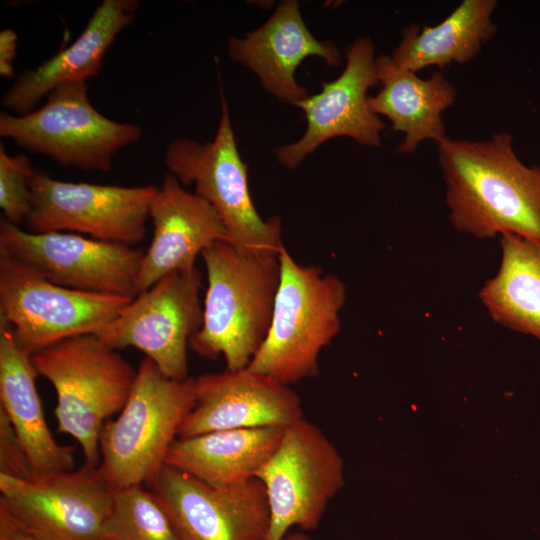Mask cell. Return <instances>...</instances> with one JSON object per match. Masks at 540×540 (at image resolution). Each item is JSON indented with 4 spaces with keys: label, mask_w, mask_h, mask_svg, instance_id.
Here are the masks:
<instances>
[{
    "label": "cell",
    "mask_w": 540,
    "mask_h": 540,
    "mask_svg": "<svg viewBox=\"0 0 540 540\" xmlns=\"http://www.w3.org/2000/svg\"><path fill=\"white\" fill-rule=\"evenodd\" d=\"M0 135L63 166L109 172L122 148L137 143L141 128L111 120L88 98L86 81L54 88L45 104L29 113H0Z\"/></svg>",
    "instance_id": "7"
},
{
    "label": "cell",
    "mask_w": 540,
    "mask_h": 540,
    "mask_svg": "<svg viewBox=\"0 0 540 540\" xmlns=\"http://www.w3.org/2000/svg\"><path fill=\"white\" fill-rule=\"evenodd\" d=\"M271 324L248 368L290 385L316 377L321 350L341 329L346 287L316 266L300 265L285 247Z\"/></svg>",
    "instance_id": "3"
},
{
    "label": "cell",
    "mask_w": 540,
    "mask_h": 540,
    "mask_svg": "<svg viewBox=\"0 0 540 540\" xmlns=\"http://www.w3.org/2000/svg\"><path fill=\"white\" fill-rule=\"evenodd\" d=\"M194 379L195 405L178 438L231 429H285L304 418L302 400L290 386L248 367Z\"/></svg>",
    "instance_id": "16"
},
{
    "label": "cell",
    "mask_w": 540,
    "mask_h": 540,
    "mask_svg": "<svg viewBox=\"0 0 540 540\" xmlns=\"http://www.w3.org/2000/svg\"><path fill=\"white\" fill-rule=\"evenodd\" d=\"M0 249L71 289L134 298L144 252L76 233H34L0 220Z\"/></svg>",
    "instance_id": "13"
},
{
    "label": "cell",
    "mask_w": 540,
    "mask_h": 540,
    "mask_svg": "<svg viewBox=\"0 0 540 540\" xmlns=\"http://www.w3.org/2000/svg\"><path fill=\"white\" fill-rule=\"evenodd\" d=\"M437 145L452 226L477 239L540 241V166L525 164L507 131L484 140L446 136Z\"/></svg>",
    "instance_id": "1"
},
{
    "label": "cell",
    "mask_w": 540,
    "mask_h": 540,
    "mask_svg": "<svg viewBox=\"0 0 540 540\" xmlns=\"http://www.w3.org/2000/svg\"><path fill=\"white\" fill-rule=\"evenodd\" d=\"M17 54V34L12 29L0 32V74L2 77L14 76V60Z\"/></svg>",
    "instance_id": "28"
},
{
    "label": "cell",
    "mask_w": 540,
    "mask_h": 540,
    "mask_svg": "<svg viewBox=\"0 0 540 540\" xmlns=\"http://www.w3.org/2000/svg\"><path fill=\"white\" fill-rule=\"evenodd\" d=\"M496 0H464L435 26L412 24L390 56L395 65L417 72L429 66L444 68L476 57L496 33L492 15Z\"/></svg>",
    "instance_id": "23"
},
{
    "label": "cell",
    "mask_w": 540,
    "mask_h": 540,
    "mask_svg": "<svg viewBox=\"0 0 540 540\" xmlns=\"http://www.w3.org/2000/svg\"><path fill=\"white\" fill-rule=\"evenodd\" d=\"M501 259L479 291L491 319L540 342V241L500 237Z\"/></svg>",
    "instance_id": "24"
},
{
    "label": "cell",
    "mask_w": 540,
    "mask_h": 540,
    "mask_svg": "<svg viewBox=\"0 0 540 540\" xmlns=\"http://www.w3.org/2000/svg\"><path fill=\"white\" fill-rule=\"evenodd\" d=\"M153 237L144 253L137 279L138 294L175 271L196 268L199 254L219 241H227L225 227L212 206L165 175L149 210Z\"/></svg>",
    "instance_id": "17"
},
{
    "label": "cell",
    "mask_w": 540,
    "mask_h": 540,
    "mask_svg": "<svg viewBox=\"0 0 540 540\" xmlns=\"http://www.w3.org/2000/svg\"><path fill=\"white\" fill-rule=\"evenodd\" d=\"M35 168L25 155H10L0 145V208L2 217L19 226L31 209V180Z\"/></svg>",
    "instance_id": "26"
},
{
    "label": "cell",
    "mask_w": 540,
    "mask_h": 540,
    "mask_svg": "<svg viewBox=\"0 0 540 540\" xmlns=\"http://www.w3.org/2000/svg\"><path fill=\"white\" fill-rule=\"evenodd\" d=\"M345 57V68L335 80L323 83L319 93L295 105L304 111L307 126L298 141L274 149L282 166L296 168L321 144L339 136L380 147L384 125L371 111L367 95L379 84L372 40L368 36L357 38L346 48Z\"/></svg>",
    "instance_id": "15"
},
{
    "label": "cell",
    "mask_w": 540,
    "mask_h": 540,
    "mask_svg": "<svg viewBox=\"0 0 540 540\" xmlns=\"http://www.w3.org/2000/svg\"><path fill=\"white\" fill-rule=\"evenodd\" d=\"M0 474L29 480L32 469L25 449L5 411L0 407Z\"/></svg>",
    "instance_id": "27"
},
{
    "label": "cell",
    "mask_w": 540,
    "mask_h": 540,
    "mask_svg": "<svg viewBox=\"0 0 540 540\" xmlns=\"http://www.w3.org/2000/svg\"><path fill=\"white\" fill-rule=\"evenodd\" d=\"M282 540H310L303 532H289Z\"/></svg>",
    "instance_id": "30"
},
{
    "label": "cell",
    "mask_w": 540,
    "mask_h": 540,
    "mask_svg": "<svg viewBox=\"0 0 540 540\" xmlns=\"http://www.w3.org/2000/svg\"><path fill=\"white\" fill-rule=\"evenodd\" d=\"M219 89L221 113L213 140H172L164 153L165 166L182 185L194 184L195 193L220 217L232 246L247 254L278 255L284 247L281 221L276 216L263 219L253 204L247 165L236 144L222 85Z\"/></svg>",
    "instance_id": "6"
},
{
    "label": "cell",
    "mask_w": 540,
    "mask_h": 540,
    "mask_svg": "<svg viewBox=\"0 0 540 540\" xmlns=\"http://www.w3.org/2000/svg\"><path fill=\"white\" fill-rule=\"evenodd\" d=\"M100 540H179L164 508L142 485L115 490Z\"/></svg>",
    "instance_id": "25"
},
{
    "label": "cell",
    "mask_w": 540,
    "mask_h": 540,
    "mask_svg": "<svg viewBox=\"0 0 540 540\" xmlns=\"http://www.w3.org/2000/svg\"><path fill=\"white\" fill-rule=\"evenodd\" d=\"M158 187H125L54 179L36 169L31 209L25 224L34 233L75 232L90 238L135 246L146 232Z\"/></svg>",
    "instance_id": "11"
},
{
    "label": "cell",
    "mask_w": 540,
    "mask_h": 540,
    "mask_svg": "<svg viewBox=\"0 0 540 540\" xmlns=\"http://www.w3.org/2000/svg\"><path fill=\"white\" fill-rule=\"evenodd\" d=\"M132 299L55 284L0 249V319L30 355L71 337L97 334Z\"/></svg>",
    "instance_id": "8"
},
{
    "label": "cell",
    "mask_w": 540,
    "mask_h": 540,
    "mask_svg": "<svg viewBox=\"0 0 540 540\" xmlns=\"http://www.w3.org/2000/svg\"><path fill=\"white\" fill-rule=\"evenodd\" d=\"M285 429H231L177 438L165 464L215 487L252 478L276 451Z\"/></svg>",
    "instance_id": "22"
},
{
    "label": "cell",
    "mask_w": 540,
    "mask_h": 540,
    "mask_svg": "<svg viewBox=\"0 0 540 540\" xmlns=\"http://www.w3.org/2000/svg\"><path fill=\"white\" fill-rule=\"evenodd\" d=\"M377 75L382 88L368 97V104L391 122L392 132L404 134L399 152L410 153L423 141L438 143L447 136L442 114L454 104L457 92L441 72L422 79L399 68L390 56H380Z\"/></svg>",
    "instance_id": "21"
},
{
    "label": "cell",
    "mask_w": 540,
    "mask_h": 540,
    "mask_svg": "<svg viewBox=\"0 0 540 540\" xmlns=\"http://www.w3.org/2000/svg\"><path fill=\"white\" fill-rule=\"evenodd\" d=\"M179 540H266L270 510L258 478L224 487L169 465L149 483Z\"/></svg>",
    "instance_id": "14"
},
{
    "label": "cell",
    "mask_w": 540,
    "mask_h": 540,
    "mask_svg": "<svg viewBox=\"0 0 540 540\" xmlns=\"http://www.w3.org/2000/svg\"><path fill=\"white\" fill-rule=\"evenodd\" d=\"M195 401L194 378H169L145 356L119 416L101 430L98 469L107 483L115 490L149 484Z\"/></svg>",
    "instance_id": "5"
},
{
    "label": "cell",
    "mask_w": 540,
    "mask_h": 540,
    "mask_svg": "<svg viewBox=\"0 0 540 540\" xmlns=\"http://www.w3.org/2000/svg\"><path fill=\"white\" fill-rule=\"evenodd\" d=\"M207 272L203 322L189 346L223 356L226 369L249 366L268 333L280 280L279 254L253 255L219 241L201 254Z\"/></svg>",
    "instance_id": "2"
},
{
    "label": "cell",
    "mask_w": 540,
    "mask_h": 540,
    "mask_svg": "<svg viewBox=\"0 0 540 540\" xmlns=\"http://www.w3.org/2000/svg\"><path fill=\"white\" fill-rule=\"evenodd\" d=\"M270 510L266 540H282L293 527L318 528L344 483L343 461L326 434L301 419L285 428L271 458L257 473Z\"/></svg>",
    "instance_id": "9"
},
{
    "label": "cell",
    "mask_w": 540,
    "mask_h": 540,
    "mask_svg": "<svg viewBox=\"0 0 540 540\" xmlns=\"http://www.w3.org/2000/svg\"><path fill=\"white\" fill-rule=\"evenodd\" d=\"M139 5L136 0H103L73 43L17 78L3 96L6 111L29 113L54 88L96 77L107 50L133 22Z\"/></svg>",
    "instance_id": "19"
},
{
    "label": "cell",
    "mask_w": 540,
    "mask_h": 540,
    "mask_svg": "<svg viewBox=\"0 0 540 540\" xmlns=\"http://www.w3.org/2000/svg\"><path fill=\"white\" fill-rule=\"evenodd\" d=\"M31 360L55 390L58 430L78 442L85 466L97 468L104 422L124 407L137 371L95 334L62 340Z\"/></svg>",
    "instance_id": "4"
},
{
    "label": "cell",
    "mask_w": 540,
    "mask_h": 540,
    "mask_svg": "<svg viewBox=\"0 0 540 540\" xmlns=\"http://www.w3.org/2000/svg\"><path fill=\"white\" fill-rule=\"evenodd\" d=\"M0 540H23V538L18 530L0 520Z\"/></svg>",
    "instance_id": "29"
},
{
    "label": "cell",
    "mask_w": 540,
    "mask_h": 540,
    "mask_svg": "<svg viewBox=\"0 0 540 540\" xmlns=\"http://www.w3.org/2000/svg\"><path fill=\"white\" fill-rule=\"evenodd\" d=\"M227 48L229 56L251 70L267 92L292 105L309 96L295 80L305 58L318 56L330 66L342 60L334 43L317 40L309 31L295 0L281 1L267 21L246 37H229Z\"/></svg>",
    "instance_id": "18"
},
{
    "label": "cell",
    "mask_w": 540,
    "mask_h": 540,
    "mask_svg": "<svg viewBox=\"0 0 540 540\" xmlns=\"http://www.w3.org/2000/svg\"><path fill=\"white\" fill-rule=\"evenodd\" d=\"M19 532H20V531H19ZM20 534H21V536H22L23 540H35V539H33V538L29 537L28 535H26V534L22 533V532H20Z\"/></svg>",
    "instance_id": "31"
},
{
    "label": "cell",
    "mask_w": 540,
    "mask_h": 540,
    "mask_svg": "<svg viewBox=\"0 0 540 540\" xmlns=\"http://www.w3.org/2000/svg\"><path fill=\"white\" fill-rule=\"evenodd\" d=\"M0 520L35 540H100L115 489L98 467L22 480L0 474Z\"/></svg>",
    "instance_id": "10"
},
{
    "label": "cell",
    "mask_w": 540,
    "mask_h": 540,
    "mask_svg": "<svg viewBox=\"0 0 540 540\" xmlns=\"http://www.w3.org/2000/svg\"><path fill=\"white\" fill-rule=\"evenodd\" d=\"M198 268L175 271L137 294L97 334L114 349L134 347L175 380L188 379L187 349L203 322Z\"/></svg>",
    "instance_id": "12"
},
{
    "label": "cell",
    "mask_w": 540,
    "mask_h": 540,
    "mask_svg": "<svg viewBox=\"0 0 540 540\" xmlns=\"http://www.w3.org/2000/svg\"><path fill=\"white\" fill-rule=\"evenodd\" d=\"M31 355L0 319V407L10 419L27 454L33 478L74 470L73 446L61 445L45 420Z\"/></svg>",
    "instance_id": "20"
}]
</instances>
